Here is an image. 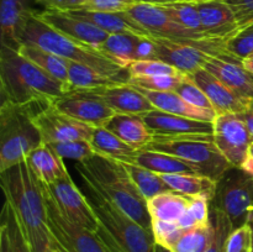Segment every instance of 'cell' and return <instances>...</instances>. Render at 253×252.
Here are the masks:
<instances>
[{
	"label": "cell",
	"instance_id": "db71d44e",
	"mask_svg": "<svg viewBox=\"0 0 253 252\" xmlns=\"http://www.w3.org/2000/svg\"><path fill=\"white\" fill-rule=\"evenodd\" d=\"M241 169L245 170V172H246V173H249V174L253 175V141H252L251 146H250L249 155H247V157H246V160H245V162L242 163Z\"/></svg>",
	"mask_w": 253,
	"mask_h": 252
},
{
	"label": "cell",
	"instance_id": "d6a6232c",
	"mask_svg": "<svg viewBox=\"0 0 253 252\" xmlns=\"http://www.w3.org/2000/svg\"><path fill=\"white\" fill-rule=\"evenodd\" d=\"M90 143L96 155L113 158L120 162L131 163L138 153V150H135L124 142L106 127H95Z\"/></svg>",
	"mask_w": 253,
	"mask_h": 252
},
{
	"label": "cell",
	"instance_id": "836d02e7",
	"mask_svg": "<svg viewBox=\"0 0 253 252\" xmlns=\"http://www.w3.org/2000/svg\"><path fill=\"white\" fill-rule=\"evenodd\" d=\"M214 224L210 219V221L184 230L169 250L173 252H205L214 239Z\"/></svg>",
	"mask_w": 253,
	"mask_h": 252
},
{
	"label": "cell",
	"instance_id": "d6986e66",
	"mask_svg": "<svg viewBox=\"0 0 253 252\" xmlns=\"http://www.w3.org/2000/svg\"><path fill=\"white\" fill-rule=\"evenodd\" d=\"M152 41L155 43V59L166 62L185 74L204 68L205 62L210 56L192 44L155 36H152Z\"/></svg>",
	"mask_w": 253,
	"mask_h": 252
},
{
	"label": "cell",
	"instance_id": "e575fe53",
	"mask_svg": "<svg viewBox=\"0 0 253 252\" xmlns=\"http://www.w3.org/2000/svg\"><path fill=\"white\" fill-rule=\"evenodd\" d=\"M123 163L125 166L126 170H127L128 175L132 179V182L135 183V185L138 188V190L145 197L146 200L151 199V198H153L157 194H161V193L172 190L163 182V179L158 173L146 169V168L135 165V163Z\"/></svg>",
	"mask_w": 253,
	"mask_h": 252
},
{
	"label": "cell",
	"instance_id": "7dc6e473",
	"mask_svg": "<svg viewBox=\"0 0 253 252\" xmlns=\"http://www.w3.org/2000/svg\"><path fill=\"white\" fill-rule=\"evenodd\" d=\"M225 1L234 10L240 31L253 26V0H225Z\"/></svg>",
	"mask_w": 253,
	"mask_h": 252
},
{
	"label": "cell",
	"instance_id": "91938a15",
	"mask_svg": "<svg viewBox=\"0 0 253 252\" xmlns=\"http://www.w3.org/2000/svg\"><path fill=\"white\" fill-rule=\"evenodd\" d=\"M187 1H192V2H199V1H205V0H187Z\"/></svg>",
	"mask_w": 253,
	"mask_h": 252
},
{
	"label": "cell",
	"instance_id": "2e32d148",
	"mask_svg": "<svg viewBox=\"0 0 253 252\" xmlns=\"http://www.w3.org/2000/svg\"><path fill=\"white\" fill-rule=\"evenodd\" d=\"M37 15L58 32L93 48H96L99 44L103 43L110 35L91 22L71 15L67 11L43 10L37 11Z\"/></svg>",
	"mask_w": 253,
	"mask_h": 252
},
{
	"label": "cell",
	"instance_id": "7c38bea8",
	"mask_svg": "<svg viewBox=\"0 0 253 252\" xmlns=\"http://www.w3.org/2000/svg\"><path fill=\"white\" fill-rule=\"evenodd\" d=\"M214 141L234 168H241L249 155L252 136L239 114H219L214 123Z\"/></svg>",
	"mask_w": 253,
	"mask_h": 252
},
{
	"label": "cell",
	"instance_id": "4fadbf2b",
	"mask_svg": "<svg viewBox=\"0 0 253 252\" xmlns=\"http://www.w3.org/2000/svg\"><path fill=\"white\" fill-rule=\"evenodd\" d=\"M43 185L64 216L91 231H96L98 221L95 214L89 204L85 193H82L78 189L71 174L57 180L54 184Z\"/></svg>",
	"mask_w": 253,
	"mask_h": 252
},
{
	"label": "cell",
	"instance_id": "603a6c76",
	"mask_svg": "<svg viewBox=\"0 0 253 252\" xmlns=\"http://www.w3.org/2000/svg\"><path fill=\"white\" fill-rule=\"evenodd\" d=\"M104 127L135 150H145L155 136L140 115L116 113Z\"/></svg>",
	"mask_w": 253,
	"mask_h": 252
},
{
	"label": "cell",
	"instance_id": "1f68e13d",
	"mask_svg": "<svg viewBox=\"0 0 253 252\" xmlns=\"http://www.w3.org/2000/svg\"><path fill=\"white\" fill-rule=\"evenodd\" d=\"M131 163L141 166L158 174H173V173H198L189 163L184 162L175 156L153 150H141ZM199 174V173H198Z\"/></svg>",
	"mask_w": 253,
	"mask_h": 252
},
{
	"label": "cell",
	"instance_id": "3957f363",
	"mask_svg": "<svg viewBox=\"0 0 253 252\" xmlns=\"http://www.w3.org/2000/svg\"><path fill=\"white\" fill-rule=\"evenodd\" d=\"M83 184L101 193L145 229L152 231V217L145 199L120 161L95 155L78 163Z\"/></svg>",
	"mask_w": 253,
	"mask_h": 252
},
{
	"label": "cell",
	"instance_id": "9a60e30c",
	"mask_svg": "<svg viewBox=\"0 0 253 252\" xmlns=\"http://www.w3.org/2000/svg\"><path fill=\"white\" fill-rule=\"evenodd\" d=\"M155 137H183V136L212 135V123L193 120L174 114L153 109L141 115Z\"/></svg>",
	"mask_w": 253,
	"mask_h": 252
},
{
	"label": "cell",
	"instance_id": "ba28073f",
	"mask_svg": "<svg viewBox=\"0 0 253 252\" xmlns=\"http://www.w3.org/2000/svg\"><path fill=\"white\" fill-rule=\"evenodd\" d=\"M125 12L128 17H131L133 21L143 27L151 36L192 44L207 52L210 56L231 57L225 48V41L208 39V37L194 34L175 22L162 6L137 2Z\"/></svg>",
	"mask_w": 253,
	"mask_h": 252
},
{
	"label": "cell",
	"instance_id": "f6af8a7d",
	"mask_svg": "<svg viewBox=\"0 0 253 252\" xmlns=\"http://www.w3.org/2000/svg\"><path fill=\"white\" fill-rule=\"evenodd\" d=\"M252 244V227L245 224L232 230L226 245V252H250Z\"/></svg>",
	"mask_w": 253,
	"mask_h": 252
},
{
	"label": "cell",
	"instance_id": "11a10c76",
	"mask_svg": "<svg viewBox=\"0 0 253 252\" xmlns=\"http://www.w3.org/2000/svg\"><path fill=\"white\" fill-rule=\"evenodd\" d=\"M241 64H242V67H244V68L246 69L250 74H251V76H253V54L242 59Z\"/></svg>",
	"mask_w": 253,
	"mask_h": 252
},
{
	"label": "cell",
	"instance_id": "60d3db41",
	"mask_svg": "<svg viewBox=\"0 0 253 252\" xmlns=\"http://www.w3.org/2000/svg\"><path fill=\"white\" fill-rule=\"evenodd\" d=\"M187 77L184 76H165V77H146V78H131L130 84L140 88L147 89V90L155 91H175L183 79Z\"/></svg>",
	"mask_w": 253,
	"mask_h": 252
},
{
	"label": "cell",
	"instance_id": "681fc988",
	"mask_svg": "<svg viewBox=\"0 0 253 252\" xmlns=\"http://www.w3.org/2000/svg\"><path fill=\"white\" fill-rule=\"evenodd\" d=\"M85 0H35V2L44 7V10H61L68 11L72 9H78L84 4Z\"/></svg>",
	"mask_w": 253,
	"mask_h": 252
},
{
	"label": "cell",
	"instance_id": "f1b7e54d",
	"mask_svg": "<svg viewBox=\"0 0 253 252\" xmlns=\"http://www.w3.org/2000/svg\"><path fill=\"white\" fill-rule=\"evenodd\" d=\"M142 37L147 36L135 34H110L95 49L114 63L123 68H128V66L136 61V51Z\"/></svg>",
	"mask_w": 253,
	"mask_h": 252
},
{
	"label": "cell",
	"instance_id": "44dd1931",
	"mask_svg": "<svg viewBox=\"0 0 253 252\" xmlns=\"http://www.w3.org/2000/svg\"><path fill=\"white\" fill-rule=\"evenodd\" d=\"M86 91H90L91 94L98 96L119 114H132L141 116L155 109L152 103L131 84L105 86Z\"/></svg>",
	"mask_w": 253,
	"mask_h": 252
},
{
	"label": "cell",
	"instance_id": "b9f144b4",
	"mask_svg": "<svg viewBox=\"0 0 253 252\" xmlns=\"http://www.w3.org/2000/svg\"><path fill=\"white\" fill-rule=\"evenodd\" d=\"M175 93L179 94L185 101H188V103L192 104V105L197 106V108L214 110V106H212L211 101L209 100L207 94H205L194 82L190 81V79L188 78V76L185 77L182 81V83L178 85V88L175 89Z\"/></svg>",
	"mask_w": 253,
	"mask_h": 252
},
{
	"label": "cell",
	"instance_id": "4dcf8cb0",
	"mask_svg": "<svg viewBox=\"0 0 253 252\" xmlns=\"http://www.w3.org/2000/svg\"><path fill=\"white\" fill-rule=\"evenodd\" d=\"M19 52L31 62L43 69L46 73L53 77L56 81L61 82L67 91H69V76H68V59H64L52 52L46 51L41 47L34 44H20Z\"/></svg>",
	"mask_w": 253,
	"mask_h": 252
},
{
	"label": "cell",
	"instance_id": "74e56055",
	"mask_svg": "<svg viewBox=\"0 0 253 252\" xmlns=\"http://www.w3.org/2000/svg\"><path fill=\"white\" fill-rule=\"evenodd\" d=\"M57 156L61 158H69L78 163L90 160L96 155L89 141H62V142L47 143Z\"/></svg>",
	"mask_w": 253,
	"mask_h": 252
},
{
	"label": "cell",
	"instance_id": "8fae6325",
	"mask_svg": "<svg viewBox=\"0 0 253 252\" xmlns=\"http://www.w3.org/2000/svg\"><path fill=\"white\" fill-rule=\"evenodd\" d=\"M32 120L43 143L62 141H89L95 127L62 113L52 103L32 104Z\"/></svg>",
	"mask_w": 253,
	"mask_h": 252
},
{
	"label": "cell",
	"instance_id": "680465c9",
	"mask_svg": "<svg viewBox=\"0 0 253 252\" xmlns=\"http://www.w3.org/2000/svg\"><path fill=\"white\" fill-rule=\"evenodd\" d=\"M251 225V227H252V244H251V251L250 252H253V224H250Z\"/></svg>",
	"mask_w": 253,
	"mask_h": 252
},
{
	"label": "cell",
	"instance_id": "f35d334b",
	"mask_svg": "<svg viewBox=\"0 0 253 252\" xmlns=\"http://www.w3.org/2000/svg\"><path fill=\"white\" fill-rule=\"evenodd\" d=\"M212 224H214V239L210 244L209 249L205 252H226L227 240L230 234L234 230L229 217L224 214L220 209L212 207Z\"/></svg>",
	"mask_w": 253,
	"mask_h": 252
},
{
	"label": "cell",
	"instance_id": "f907efd6",
	"mask_svg": "<svg viewBox=\"0 0 253 252\" xmlns=\"http://www.w3.org/2000/svg\"><path fill=\"white\" fill-rule=\"evenodd\" d=\"M138 59H155V43L152 36L142 37L136 51V61Z\"/></svg>",
	"mask_w": 253,
	"mask_h": 252
},
{
	"label": "cell",
	"instance_id": "6da1fadb",
	"mask_svg": "<svg viewBox=\"0 0 253 252\" xmlns=\"http://www.w3.org/2000/svg\"><path fill=\"white\" fill-rule=\"evenodd\" d=\"M0 184L31 252H53L43 190L26 160L0 172Z\"/></svg>",
	"mask_w": 253,
	"mask_h": 252
},
{
	"label": "cell",
	"instance_id": "ee69618b",
	"mask_svg": "<svg viewBox=\"0 0 253 252\" xmlns=\"http://www.w3.org/2000/svg\"><path fill=\"white\" fill-rule=\"evenodd\" d=\"M152 231L158 245L170 249L184 231V229H182L180 225L174 221L152 220Z\"/></svg>",
	"mask_w": 253,
	"mask_h": 252
},
{
	"label": "cell",
	"instance_id": "6125c7cd",
	"mask_svg": "<svg viewBox=\"0 0 253 252\" xmlns=\"http://www.w3.org/2000/svg\"><path fill=\"white\" fill-rule=\"evenodd\" d=\"M252 78H253V76H252Z\"/></svg>",
	"mask_w": 253,
	"mask_h": 252
},
{
	"label": "cell",
	"instance_id": "cb8c5ba5",
	"mask_svg": "<svg viewBox=\"0 0 253 252\" xmlns=\"http://www.w3.org/2000/svg\"><path fill=\"white\" fill-rule=\"evenodd\" d=\"M67 12L91 22L108 34H135L140 36H151L143 27L128 17L126 12H103L86 9H72Z\"/></svg>",
	"mask_w": 253,
	"mask_h": 252
},
{
	"label": "cell",
	"instance_id": "8992f818",
	"mask_svg": "<svg viewBox=\"0 0 253 252\" xmlns=\"http://www.w3.org/2000/svg\"><path fill=\"white\" fill-rule=\"evenodd\" d=\"M43 143L32 120V104L2 101L0 105V172L26 160L31 151Z\"/></svg>",
	"mask_w": 253,
	"mask_h": 252
},
{
	"label": "cell",
	"instance_id": "30bf717a",
	"mask_svg": "<svg viewBox=\"0 0 253 252\" xmlns=\"http://www.w3.org/2000/svg\"><path fill=\"white\" fill-rule=\"evenodd\" d=\"M41 187L46 200L47 222L57 249L64 252H110L96 232L64 216L42 183Z\"/></svg>",
	"mask_w": 253,
	"mask_h": 252
},
{
	"label": "cell",
	"instance_id": "e0dca14e",
	"mask_svg": "<svg viewBox=\"0 0 253 252\" xmlns=\"http://www.w3.org/2000/svg\"><path fill=\"white\" fill-rule=\"evenodd\" d=\"M195 5L203 31L209 39L226 41L240 32L234 10L225 0H205L195 2Z\"/></svg>",
	"mask_w": 253,
	"mask_h": 252
},
{
	"label": "cell",
	"instance_id": "484cf974",
	"mask_svg": "<svg viewBox=\"0 0 253 252\" xmlns=\"http://www.w3.org/2000/svg\"><path fill=\"white\" fill-rule=\"evenodd\" d=\"M69 76V91L71 90H91V89L105 88V86L123 85L130 84L131 76H106L99 73L95 69L85 66V64L68 62Z\"/></svg>",
	"mask_w": 253,
	"mask_h": 252
},
{
	"label": "cell",
	"instance_id": "f5cc1de1",
	"mask_svg": "<svg viewBox=\"0 0 253 252\" xmlns=\"http://www.w3.org/2000/svg\"><path fill=\"white\" fill-rule=\"evenodd\" d=\"M240 116L242 118V120L245 121V124L247 125V128H249L250 133L252 136L253 140V100H251L247 105V108L242 111L241 114H239Z\"/></svg>",
	"mask_w": 253,
	"mask_h": 252
},
{
	"label": "cell",
	"instance_id": "d4e9b609",
	"mask_svg": "<svg viewBox=\"0 0 253 252\" xmlns=\"http://www.w3.org/2000/svg\"><path fill=\"white\" fill-rule=\"evenodd\" d=\"M26 162L42 184L52 185L69 174L63 158L57 156L47 143H42L31 151L26 157Z\"/></svg>",
	"mask_w": 253,
	"mask_h": 252
},
{
	"label": "cell",
	"instance_id": "83f0119b",
	"mask_svg": "<svg viewBox=\"0 0 253 252\" xmlns=\"http://www.w3.org/2000/svg\"><path fill=\"white\" fill-rule=\"evenodd\" d=\"M160 175L170 189L185 197H202L211 202L217 193L219 182L207 175L198 174V173H173V174Z\"/></svg>",
	"mask_w": 253,
	"mask_h": 252
},
{
	"label": "cell",
	"instance_id": "f546056e",
	"mask_svg": "<svg viewBox=\"0 0 253 252\" xmlns=\"http://www.w3.org/2000/svg\"><path fill=\"white\" fill-rule=\"evenodd\" d=\"M190 199L174 190H168L148 199L147 208L152 220L178 222L189 209Z\"/></svg>",
	"mask_w": 253,
	"mask_h": 252
},
{
	"label": "cell",
	"instance_id": "7a4b0ae2",
	"mask_svg": "<svg viewBox=\"0 0 253 252\" xmlns=\"http://www.w3.org/2000/svg\"><path fill=\"white\" fill-rule=\"evenodd\" d=\"M0 91L1 103L30 105L41 101L53 103L67 90L61 82L22 56L19 49L1 44Z\"/></svg>",
	"mask_w": 253,
	"mask_h": 252
},
{
	"label": "cell",
	"instance_id": "6f0895ef",
	"mask_svg": "<svg viewBox=\"0 0 253 252\" xmlns=\"http://www.w3.org/2000/svg\"><path fill=\"white\" fill-rule=\"evenodd\" d=\"M155 252H173V251H170L169 249H167V247H165V246H161V245H156V250H155Z\"/></svg>",
	"mask_w": 253,
	"mask_h": 252
},
{
	"label": "cell",
	"instance_id": "ffe728a7",
	"mask_svg": "<svg viewBox=\"0 0 253 252\" xmlns=\"http://www.w3.org/2000/svg\"><path fill=\"white\" fill-rule=\"evenodd\" d=\"M187 76L207 94L217 115L226 113L241 114L249 105L250 101L239 98L231 89L205 68L197 69Z\"/></svg>",
	"mask_w": 253,
	"mask_h": 252
},
{
	"label": "cell",
	"instance_id": "ac0fdd59",
	"mask_svg": "<svg viewBox=\"0 0 253 252\" xmlns=\"http://www.w3.org/2000/svg\"><path fill=\"white\" fill-rule=\"evenodd\" d=\"M204 68L214 74L242 100H253V78L242 67L241 61L232 57L209 56Z\"/></svg>",
	"mask_w": 253,
	"mask_h": 252
},
{
	"label": "cell",
	"instance_id": "5b68a950",
	"mask_svg": "<svg viewBox=\"0 0 253 252\" xmlns=\"http://www.w3.org/2000/svg\"><path fill=\"white\" fill-rule=\"evenodd\" d=\"M85 187V195L95 214L96 235L110 252H155L153 231L145 229L110 199L93 188Z\"/></svg>",
	"mask_w": 253,
	"mask_h": 252
},
{
	"label": "cell",
	"instance_id": "d590c367",
	"mask_svg": "<svg viewBox=\"0 0 253 252\" xmlns=\"http://www.w3.org/2000/svg\"><path fill=\"white\" fill-rule=\"evenodd\" d=\"M162 7L175 22L182 25L183 27L190 30L194 34L200 35V36L208 37L203 31L202 20H200V15L195 2L180 0V1L172 2V4L163 5Z\"/></svg>",
	"mask_w": 253,
	"mask_h": 252
},
{
	"label": "cell",
	"instance_id": "52a82bcc",
	"mask_svg": "<svg viewBox=\"0 0 253 252\" xmlns=\"http://www.w3.org/2000/svg\"><path fill=\"white\" fill-rule=\"evenodd\" d=\"M145 150L160 151L189 163L199 174L219 182L231 168V163L217 148L212 135L155 137Z\"/></svg>",
	"mask_w": 253,
	"mask_h": 252
},
{
	"label": "cell",
	"instance_id": "4316f807",
	"mask_svg": "<svg viewBox=\"0 0 253 252\" xmlns=\"http://www.w3.org/2000/svg\"><path fill=\"white\" fill-rule=\"evenodd\" d=\"M35 0H0V39L1 44L17 46V31L25 16L35 11Z\"/></svg>",
	"mask_w": 253,
	"mask_h": 252
},
{
	"label": "cell",
	"instance_id": "816d5d0a",
	"mask_svg": "<svg viewBox=\"0 0 253 252\" xmlns=\"http://www.w3.org/2000/svg\"><path fill=\"white\" fill-rule=\"evenodd\" d=\"M0 252H14L9 230L4 221L1 222V227H0Z\"/></svg>",
	"mask_w": 253,
	"mask_h": 252
},
{
	"label": "cell",
	"instance_id": "94428289",
	"mask_svg": "<svg viewBox=\"0 0 253 252\" xmlns=\"http://www.w3.org/2000/svg\"><path fill=\"white\" fill-rule=\"evenodd\" d=\"M53 252H64V251H63V250H61V249H56Z\"/></svg>",
	"mask_w": 253,
	"mask_h": 252
},
{
	"label": "cell",
	"instance_id": "bcb514c9",
	"mask_svg": "<svg viewBox=\"0 0 253 252\" xmlns=\"http://www.w3.org/2000/svg\"><path fill=\"white\" fill-rule=\"evenodd\" d=\"M137 2L138 0H85L78 9L103 12H125Z\"/></svg>",
	"mask_w": 253,
	"mask_h": 252
},
{
	"label": "cell",
	"instance_id": "7402d4cb",
	"mask_svg": "<svg viewBox=\"0 0 253 252\" xmlns=\"http://www.w3.org/2000/svg\"><path fill=\"white\" fill-rule=\"evenodd\" d=\"M135 88L138 89L152 103L155 109L166 111V113L184 116V118L193 119V120L207 121V123H214L217 115L214 110H208V109L197 108V106L192 105L175 91L147 90V89L140 88V86H135Z\"/></svg>",
	"mask_w": 253,
	"mask_h": 252
},
{
	"label": "cell",
	"instance_id": "9c48e42d",
	"mask_svg": "<svg viewBox=\"0 0 253 252\" xmlns=\"http://www.w3.org/2000/svg\"><path fill=\"white\" fill-rule=\"evenodd\" d=\"M214 200V207L229 217L234 230L247 224L253 212V175L231 168L217 183Z\"/></svg>",
	"mask_w": 253,
	"mask_h": 252
},
{
	"label": "cell",
	"instance_id": "277c9868",
	"mask_svg": "<svg viewBox=\"0 0 253 252\" xmlns=\"http://www.w3.org/2000/svg\"><path fill=\"white\" fill-rule=\"evenodd\" d=\"M34 44L57 56L77 63L85 64L106 76L128 74L127 68L106 58L95 48L67 37L43 21L37 15V10L25 16L17 31V46Z\"/></svg>",
	"mask_w": 253,
	"mask_h": 252
},
{
	"label": "cell",
	"instance_id": "8d00e7d4",
	"mask_svg": "<svg viewBox=\"0 0 253 252\" xmlns=\"http://www.w3.org/2000/svg\"><path fill=\"white\" fill-rule=\"evenodd\" d=\"M128 73L131 78H146V77H165V76H184L175 67L160 61V59H138L128 66Z\"/></svg>",
	"mask_w": 253,
	"mask_h": 252
},
{
	"label": "cell",
	"instance_id": "9f6ffc18",
	"mask_svg": "<svg viewBox=\"0 0 253 252\" xmlns=\"http://www.w3.org/2000/svg\"><path fill=\"white\" fill-rule=\"evenodd\" d=\"M180 1V0H138V2H146V4L158 5V6H163V5L172 4V2Z\"/></svg>",
	"mask_w": 253,
	"mask_h": 252
},
{
	"label": "cell",
	"instance_id": "c3c4849f",
	"mask_svg": "<svg viewBox=\"0 0 253 252\" xmlns=\"http://www.w3.org/2000/svg\"><path fill=\"white\" fill-rule=\"evenodd\" d=\"M210 200L207 198L197 197L190 199L189 212L193 215L197 224H204V222L210 221V212H209Z\"/></svg>",
	"mask_w": 253,
	"mask_h": 252
},
{
	"label": "cell",
	"instance_id": "ab89813d",
	"mask_svg": "<svg viewBox=\"0 0 253 252\" xmlns=\"http://www.w3.org/2000/svg\"><path fill=\"white\" fill-rule=\"evenodd\" d=\"M226 52L234 58L242 61L253 54V26L245 29L225 41Z\"/></svg>",
	"mask_w": 253,
	"mask_h": 252
},
{
	"label": "cell",
	"instance_id": "5bb4252c",
	"mask_svg": "<svg viewBox=\"0 0 253 252\" xmlns=\"http://www.w3.org/2000/svg\"><path fill=\"white\" fill-rule=\"evenodd\" d=\"M52 104L62 113L94 127H104L116 114L101 99L86 90L66 91Z\"/></svg>",
	"mask_w": 253,
	"mask_h": 252
},
{
	"label": "cell",
	"instance_id": "7bdbcfd3",
	"mask_svg": "<svg viewBox=\"0 0 253 252\" xmlns=\"http://www.w3.org/2000/svg\"><path fill=\"white\" fill-rule=\"evenodd\" d=\"M2 221L6 224L7 230H9L14 252H31L26 240H25L24 234H22L21 227L17 222L16 216H15L14 211H12L11 207L7 202H5L4 209H2Z\"/></svg>",
	"mask_w": 253,
	"mask_h": 252
}]
</instances>
